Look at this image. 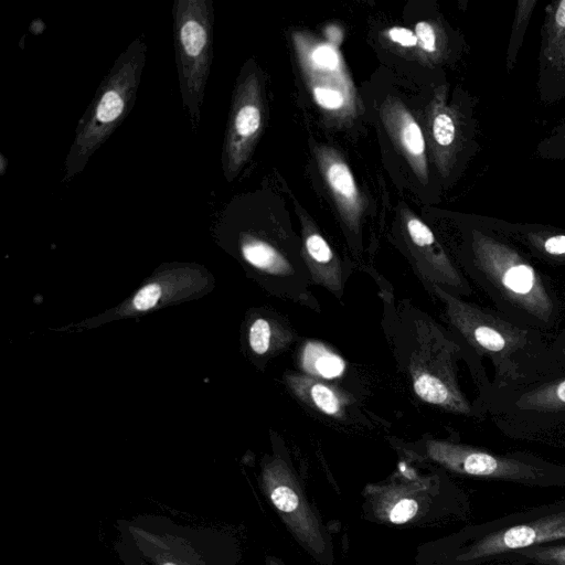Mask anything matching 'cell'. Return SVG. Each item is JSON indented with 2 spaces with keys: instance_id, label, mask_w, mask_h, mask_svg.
Returning a JSON list of instances; mask_svg holds the SVG:
<instances>
[{
  "instance_id": "cell-1",
  "label": "cell",
  "mask_w": 565,
  "mask_h": 565,
  "mask_svg": "<svg viewBox=\"0 0 565 565\" xmlns=\"http://www.w3.org/2000/svg\"><path fill=\"white\" fill-rule=\"evenodd\" d=\"M445 305L452 333L494 369L492 387L499 391L527 385L554 371L551 365V339L541 330L518 324L496 309L469 303L434 286Z\"/></svg>"
},
{
  "instance_id": "cell-2",
  "label": "cell",
  "mask_w": 565,
  "mask_h": 565,
  "mask_svg": "<svg viewBox=\"0 0 565 565\" xmlns=\"http://www.w3.org/2000/svg\"><path fill=\"white\" fill-rule=\"evenodd\" d=\"M466 268L500 314L547 335L559 328L565 302L557 287L508 244L475 237Z\"/></svg>"
},
{
  "instance_id": "cell-3",
  "label": "cell",
  "mask_w": 565,
  "mask_h": 565,
  "mask_svg": "<svg viewBox=\"0 0 565 565\" xmlns=\"http://www.w3.org/2000/svg\"><path fill=\"white\" fill-rule=\"evenodd\" d=\"M147 46L135 39L121 53L100 84L87 111L79 121L65 163L62 183L68 184L83 172L91 157L108 142L134 108L146 65Z\"/></svg>"
},
{
  "instance_id": "cell-4",
  "label": "cell",
  "mask_w": 565,
  "mask_h": 565,
  "mask_svg": "<svg viewBox=\"0 0 565 565\" xmlns=\"http://www.w3.org/2000/svg\"><path fill=\"white\" fill-rule=\"evenodd\" d=\"M565 542V499L484 522L456 539L458 565H486L508 554Z\"/></svg>"
},
{
  "instance_id": "cell-5",
  "label": "cell",
  "mask_w": 565,
  "mask_h": 565,
  "mask_svg": "<svg viewBox=\"0 0 565 565\" xmlns=\"http://www.w3.org/2000/svg\"><path fill=\"white\" fill-rule=\"evenodd\" d=\"M477 402L510 439L547 434L565 425V370L524 386L489 391Z\"/></svg>"
},
{
  "instance_id": "cell-6",
  "label": "cell",
  "mask_w": 565,
  "mask_h": 565,
  "mask_svg": "<svg viewBox=\"0 0 565 565\" xmlns=\"http://www.w3.org/2000/svg\"><path fill=\"white\" fill-rule=\"evenodd\" d=\"M215 10L211 0H176L174 41L181 100L191 131L198 132L213 58Z\"/></svg>"
},
{
  "instance_id": "cell-7",
  "label": "cell",
  "mask_w": 565,
  "mask_h": 565,
  "mask_svg": "<svg viewBox=\"0 0 565 565\" xmlns=\"http://www.w3.org/2000/svg\"><path fill=\"white\" fill-rule=\"evenodd\" d=\"M435 461L457 473L527 487L565 488V466L524 452L497 454L478 447L432 441Z\"/></svg>"
},
{
  "instance_id": "cell-8",
  "label": "cell",
  "mask_w": 565,
  "mask_h": 565,
  "mask_svg": "<svg viewBox=\"0 0 565 565\" xmlns=\"http://www.w3.org/2000/svg\"><path fill=\"white\" fill-rule=\"evenodd\" d=\"M257 74L241 78L233 95L225 145L222 151L223 172L229 181L248 161L263 121Z\"/></svg>"
},
{
  "instance_id": "cell-9",
  "label": "cell",
  "mask_w": 565,
  "mask_h": 565,
  "mask_svg": "<svg viewBox=\"0 0 565 565\" xmlns=\"http://www.w3.org/2000/svg\"><path fill=\"white\" fill-rule=\"evenodd\" d=\"M387 123L405 156L409 158L415 173L424 179L428 173H426L425 141L421 127L400 105L391 106L387 113Z\"/></svg>"
},
{
  "instance_id": "cell-10",
  "label": "cell",
  "mask_w": 565,
  "mask_h": 565,
  "mask_svg": "<svg viewBox=\"0 0 565 565\" xmlns=\"http://www.w3.org/2000/svg\"><path fill=\"white\" fill-rule=\"evenodd\" d=\"M307 268L315 283L335 294L343 289V273L326 240L316 232L308 233L304 242Z\"/></svg>"
},
{
  "instance_id": "cell-11",
  "label": "cell",
  "mask_w": 565,
  "mask_h": 565,
  "mask_svg": "<svg viewBox=\"0 0 565 565\" xmlns=\"http://www.w3.org/2000/svg\"><path fill=\"white\" fill-rule=\"evenodd\" d=\"M290 387L298 398L311 404L328 417L340 419L346 412V401L333 388L311 377L293 376L289 378Z\"/></svg>"
},
{
  "instance_id": "cell-12",
  "label": "cell",
  "mask_w": 565,
  "mask_h": 565,
  "mask_svg": "<svg viewBox=\"0 0 565 565\" xmlns=\"http://www.w3.org/2000/svg\"><path fill=\"white\" fill-rule=\"evenodd\" d=\"M241 252L244 260L254 269L273 279H294L296 276L293 265L268 242L245 237L241 243Z\"/></svg>"
},
{
  "instance_id": "cell-13",
  "label": "cell",
  "mask_w": 565,
  "mask_h": 565,
  "mask_svg": "<svg viewBox=\"0 0 565 565\" xmlns=\"http://www.w3.org/2000/svg\"><path fill=\"white\" fill-rule=\"evenodd\" d=\"M324 173L341 211L350 220L355 221L360 212V197L355 178L349 167L340 159L329 157L324 165Z\"/></svg>"
},
{
  "instance_id": "cell-14",
  "label": "cell",
  "mask_w": 565,
  "mask_h": 565,
  "mask_svg": "<svg viewBox=\"0 0 565 565\" xmlns=\"http://www.w3.org/2000/svg\"><path fill=\"white\" fill-rule=\"evenodd\" d=\"M302 368L313 377L332 380L344 375L346 362L343 358L323 344L308 343L303 347L300 356Z\"/></svg>"
},
{
  "instance_id": "cell-15",
  "label": "cell",
  "mask_w": 565,
  "mask_h": 565,
  "mask_svg": "<svg viewBox=\"0 0 565 565\" xmlns=\"http://www.w3.org/2000/svg\"><path fill=\"white\" fill-rule=\"evenodd\" d=\"M486 565H565V542L520 550Z\"/></svg>"
},
{
  "instance_id": "cell-16",
  "label": "cell",
  "mask_w": 565,
  "mask_h": 565,
  "mask_svg": "<svg viewBox=\"0 0 565 565\" xmlns=\"http://www.w3.org/2000/svg\"><path fill=\"white\" fill-rule=\"evenodd\" d=\"M177 285L176 277L172 280H161L149 284L144 287L140 292H138L133 298L132 303L129 307V312H146L148 309H152L159 303L164 301V298L175 295H188L191 294L187 290L194 292V286L196 284H190L180 287H175Z\"/></svg>"
},
{
  "instance_id": "cell-17",
  "label": "cell",
  "mask_w": 565,
  "mask_h": 565,
  "mask_svg": "<svg viewBox=\"0 0 565 565\" xmlns=\"http://www.w3.org/2000/svg\"><path fill=\"white\" fill-rule=\"evenodd\" d=\"M277 325L266 318H258L250 327L249 343L254 354L265 356L277 346Z\"/></svg>"
},
{
  "instance_id": "cell-18",
  "label": "cell",
  "mask_w": 565,
  "mask_h": 565,
  "mask_svg": "<svg viewBox=\"0 0 565 565\" xmlns=\"http://www.w3.org/2000/svg\"><path fill=\"white\" fill-rule=\"evenodd\" d=\"M306 61L308 67L324 73H339L341 59L335 48L329 45H318Z\"/></svg>"
},
{
  "instance_id": "cell-19",
  "label": "cell",
  "mask_w": 565,
  "mask_h": 565,
  "mask_svg": "<svg viewBox=\"0 0 565 565\" xmlns=\"http://www.w3.org/2000/svg\"><path fill=\"white\" fill-rule=\"evenodd\" d=\"M433 136L435 142L440 146H450L454 142L455 124L449 114L440 113L435 116Z\"/></svg>"
},
{
  "instance_id": "cell-20",
  "label": "cell",
  "mask_w": 565,
  "mask_h": 565,
  "mask_svg": "<svg viewBox=\"0 0 565 565\" xmlns=\"http://www.w3.org/2000/svg\"><path fill=\"white\" fill-rule=\"evenodd\" d=\"M314 99L319 106L327 111H337L344 108L345 93L336 89L313 88Z\"/></svg>"
},
{
  "instance_id": "cell-21",
  "label": "cell",
  "mask_w": 565,
  "mask_h": 565,
  "mask_svg": "<svg viewBox=\"0 0 565 565\" xmlns=\"http://www.w3.org/2000/svg\"><path fill=\"white\" fill-rule=\"evenodd\" d=\"M272 500L277 509L284 513H292L298 507L300 499L290 487L281 486L273 490Z\"/></svg>"
},
{
  "instance_id": "cell-22",
  "label": "cell",
  "mask_w": 565,
  "mask_h": 565,
  "mask_svg": "<svg viewBox=\"0 0 565 565\" xmlns=\"http://www.w3.org/2000/svg\"><path fill=\"white\" fill-rule=\"evenodd\" d=\"M418 510L419 505L417 501L413 499H402L391 510L390 520L396 525L405 524V522H408L417 515Z\"/></svg>"
},
{
  "instance_id": "cell-23",
  "label": "cell",
  "mask_w": 565,
  "mask_h": 565,
  "mask_svg": "<svg viewBox=\"0 0 565 565\" xmlns=\"http://www.w3.org/2000/svg\"><path fill=\"white\" fill-rule=\"evenodd\" d=\"M550 356L554 371L565 370V325L551 339Z\"/></svg>"
},
{
  "instance_id": "cell-24",
  "label": "cell",
  "mask_w": 565,
  "mask_h": 565,
  "mask_svg": "<svg viewBox=\"0 0 565 565\" xmlns=\"http://www.w3.org/2000/svg\"><path fill=\"white\" fill-rule=\"evenodd\" d=\"M415 35L418 37L419 46L426 52L436 51V35L433 27L426 23V21H421L415 28Z\"/></svg>"
},
{
  "instance_id": "cell-25",
  "label": "cell",
  "mask_w": 565,
  "mask_h": 565,
  "mask_svg": "<svg viewBox=\"0 0 565 565\" xmlns=\"http://www.w3.org/2000/svg\"><path fill=\"white\" fill-rule=\"evenodd\" d=\"M543 252L553 261H562L565 265V236H554L543 243Z\"/></svg>"
},
{
  "instance_id": "cell-26",
  "label": "cell",
  "mask_w": 565,
  "mask_h": 565,
  "mask_svg": "<svg viewBox=\"0 0 565 565\" xmlns=\"http://www.w3.org/2000/svg\"><path fill=\"white\" fill-rule=\"evenodd\" d=\"M388 37L396 44L405 48H413L419 45L417 35L408 28L393 27L388 31Z\"/></svg>"
},
{
  "instance_id": "cell-27",
  "label": "cell",
  "mask_w": 565,
  "mask_h": 565,
  "mask_svg": "<svg viewBox=\"0 0 565 565\" xmlns=\"http://www.w3.org/2000/svg\"><path fill=\"white\" fill-rule=\"evenodd\" d=\"M556 21L560 27L565 28V2H562L559 6Z\"/></svg>"
},
{
  "instance_id": "cell-28",
  "label": "cell",
  "mask_w": 565,
  "mask_h": 565,
  "mask_svg": "<svg viewBox=\"0 0 565 565\" xmlns=\"http://www.w3.org/2000/svg\"><path fill=\"white\" fill-rule=\"evenodd\" d=\"M8 165H9V163H8L5 155L0 154V176H4L6 174V170H7Z\"/></svg>"
},
{
  "instance_id": "cell-29",
  "label": "cell",
  "mask_w": 565,
  "mask_h": 565,
  "mask_svg": "<svg viewBox=\"0 0 565 565\" xmlns=\"http://www.w3.org/2000/svg\"><path fill=\"white\" fill-rule=\"evenodd\" d=\"M165 565H175V564H173V563H168V564H165Z\"/></svg>"
}]
</instances>
